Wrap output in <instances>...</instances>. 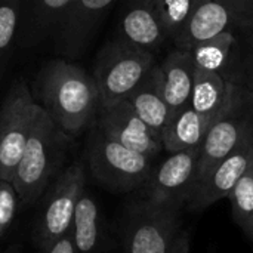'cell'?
I'll list each match as a JSON object with an SVG mask.
<instances>
[{
  "mask_svg": "<svg viewBox=\"0 0 253 253\" xmlns=\"http://www.w3.org/2000/svg\"><path fill=\"white\" fill-rule=\"evenodd\" d=\"M33 96L39 98V105L71 138L93 126L101 102L93 76L65 58L43 64L34 80Z\"/></svg>",
  "mask_w": 253,
  "mask_h": 253,
  "instance_id": "obj_1",
  "label": "cell"
},
{
  "mask_svg": "<svg viewBox=\"0 0 253 253\" xmlns=\"http://www.w3.org/2000/svg\"><path fill=\"white\" fill-rule=\"evenodd\" d=\"M71 141L73 138L39 105L31 132L12 178L18 197L25 205H33L43 197L50 184L65 169Z\"/></svg>",
  "mask_w": 253,
  "mask_h": 253,
  "instance_id": "obj_2",
  "label": "cell"
},
{
  "mask_svg": "<svg viewBox=\"0 0 253 253\" xmlns=\"http://www.w3.org/2000/svg\"><path fill=\"white\" fill-rule=\"evenodd\" d=\"M176 206L138 197L122 219L120 253H170L182 230Z\"/></svg>",
  "mask_w": 253,
  "mask_h": 253,
  "instance_id": "obj_3",
  "label": "cell"
},
{
  "mask_svg": "<svg viewBox=\"0 0 253 253\" xmlns=\"http://www.w3.org/2000/svg\"><path fill=\"white\" fill-rule=\"evenodd\" d=\"M84 157L93 179L114 193L139 190L154 166V159L105 136L95 125L87 133Z\"/></svg>",
  "mask_w": 253,
  "mask_h": 253,
  "instance_id": "obj_4",
  "label": "cell"
},
{
  "mask_svg": "<svg viewBox=\"0 0 253 253\" xmlns=\"http://www.w3.org/2000/svg\"><path fill=\"white\" fill-rule=\"evenodd\" d=\"M154 65V53L139 49L119 36L107 42L96 55L92 73L99 89V105L127 99Z\"/></svg>",
  "mask_w": 253,
  "mask_h": 253,
  "instance_id": "obj_5",
  "label": "cell"
},
{
  "mask_svg": "<svg viewBox=\"0 0 253 253\" xmlns=\"http://www.w3.org/2000/svg\"><path fill=\"white\" fill-rule=\"evenodd\" d=\"M253 135V90L233 83L230 99L200 147L199 182Z\"/></svg>",
  "mask_w": 253,
  "mask_h": 253,
  "instance_id": "obj_6",
  "label": "cell"
},
{
  "mask_svg": "<svg viewBox=\"0 0 253 253\" xmlns=\"http://www.w3.org/2000/svg\"><path fill=\"white\" fill-rule=\"evenodd\" d=\"M37 108L28 83L21 77L15 79L0 105V179L12 182Z\"/></svg>",
  "mask_w": 253,
  "mask_h": 253,
  "instance_id": "obj_7",
  "label": "cell"
},
{
  "mask_svg": "<svg viewBox=\"0 0 253 253\" xmlns=\"http://www.w3.org/2000/svg\"><path fill=\"white\" fill-rule=\"evenodd\" d=\"M86 188V172L80 162L65 166L43 194V206L34 227V245L42 249L71 228L77 202Z\"/></svg>",
  "mask_w": 253,
  "mask_h": 253,
  "instance_id": "obj_8",
  "label": "cell"
},
{
  "mask_svg": "<svg viewBox=\"0 0 253 253\" xmlns=\"http://www.w3.org/2000/svg\"><path fill=\"white\" fill-rule=\"evenodd\" d=\"M199 154L200 148L169 153L160 165L153 166L139 188L141 196L179 209L187 208L199 184Z\"/></svg>",
  "mask_w": 253,
  "mask_h": 253,
  "instance_id": "obj_9",
  "label": "cell"
},
{
  "mask_svg": "<svg viewBox=\"0 0 253 253\" xmlns=\"http://www.w3.org/2000/svg\"><path fill=\"white\" fill-rule=\"evenodd\" d=\"M119 0H71L55 34V50L68 61L79 59L96 37L102 21Z\"/></svg>",
  "mask_w": 253,
  "mask_h": 253,
  "instance_id": "obj_10",
  "label": "cell"
},
{
  "mask_svg": "<svg viewBox=\"0 0 253 253\" xmlns=\"http://www.w3.org/2000/svg\"><path fill=\"white\" fill-rule=\"evenodd\" d=\"M93 125L105 136L150 159H154L163 151L160 135L139 119L127 99L99 105Z\"/></svg>",
  "mask_w": 253,
  "mask_h": 253,
  "instance_id": "obj_11",
  "label": "cell"
},
{
  "mask_svg": "<svg viewBox=\"0 0 253 253\" xmlns=\"http://www.w3.org/2000/svg\"><path fill=\"white\" fill-rule=\"evenodd\" d=\"M252 160L253 135L200 179L187 209L191 212H203L213 203L228 197Z\"/></svg>",
  "mask_w": 253,
  "mask_h": 253,
  "instance_id": "obj_12",
  "label": "cell"
},
{
  "mask_svg": "<svg viewBox=\"0 0 253 253\" xmlns=\"http://www.w3.org/2000/svg\"><path fill=\"white\" fill-rule=\"evenodd\" d=\"M237 28L242 27L221 0H196L187 22L172 42L176 49L190 52L197 44Z\"/></svg>",
  "mask_w": 253,
  "mask_h": 253,
  "instance_id": "obj_13",
  "label": "cell"
},
{
  "mask_svg": "<svg viewBox=\"0 0 253 253\" xmlns=\"http://www.w3.org/2000/svg\"><path fill=\"white\" fill-rule=\"evenodd\" d=\"M119 27L123 40L156 53L168 40L154 0H119Z\"/></svg>",
  "mask_w": 253,
  "mask_h": 253,
  "instance_id": "obj_14",
  "label": "cell"
},
{
  "mask_svg": "<svg viewBox=\"0 0 253 253\" xmlns=\"http://www.w3.org/2000/svg\"><path fill=\"white\" fill-rule=\"evenodd\" d=\"M71 0H21V25L18 44L37 47L52 39Z\"/></svg>",
  "mask_w": 253,
  "mask_h": 253,
  "instance_id": "obj_15",
  "label": "cell"
},
{
  "mask_svg": "<svg viewBox=\"0 0 253 253\" xmlns=\"http://www.w3.org/2000/svg\"><path fill=\"white\" fill-rule=\"evenodd\" d=\"M157 65L162 92L172 114L190 105L196 77V65L191 52L175 49Z\"/></svg>",
  "mask_w": 253,
  "mask_h": 253,
  "instance_id": "obj_16",
  "label": "cell"
},
{
  "mask_svg": "<svg viewBox=\"0 0 253 253\" xmlns=\"http://www.w3.org/2000/svg\"><path fill=\"white\" fill-rule=\"evenodd\" d=\"M70 234L77 253H107V239L99 205L86 188L77 202Z\"/></svg>",
  "mask_w": 253,
  "mask_h": 253,
  "instance_id": "obj_17",
  "label": "cell"
},
{
  "mask_svg": "<svg viewBox=\"0 0 253 253\" xmlns=\"http://www.w3.org/2000/svg\"><path fill=\"white\" fill-rule=\"evenodd\" d=\"M127 102L132 105L139 119L162 138V132L172 117V110L169 108L162 92L157 64L127 96Z\"/></svg>",
  "mask_w": 253,
  "mask_h": 253,
  "instance_id": "obj_18",
  "label": "cell"
},
{
  "mask_svg": "<svg viewBox=\"0 0 253 253\" xmlns=\"http://www.w3.org/2000/svg\"><path fill=\"white\" fill-rule=\"evenodd\" d=\"M213 120L199 114L190 105L172 114L169 123L162 132L163 150L176 153L184 150H197L202 147Z\"/></svg>",
  "mask_w": 253,
  "mask_h": 253,
  "instance_id": "obj_19",
  "label": "cell"
},
{
  "mask_svg": "<svg viewBox=\"0 0 253 253\" xmlns=\"http://www.w3.org/2000/svg\"><path fill=\"white\" fill-rule=\"evenodd\" d=\"M233 83L224 76L213 71L196 70L194 84L190 98V107L199 114L212 119L213 122L227 107Z\"/></svg>",
  "mask_w": 253,
  "mask_h": 253,
  "instance_id": "obj_20",
  "label": "cell"
},
{
  "mask_svg": "<svg viewBox=\"0 0 253 253\" xmlns=\"http://www.w3.org/2000/svg\"><path fill=\"white\" fill-rule=\"evenodd\" d=\"M234 31L222 33L193 47L190 52L196 70L213 71V73H219L221 76H225V70L231 62V55L237 44Z\"/></svg>",
  "mask_w": 253,
  "mask_h": 253,
  "instance_id": "obj_21",
  "label": "cell"
},
{
  "mask_svg": "<svg viewBox=\"0 0 253 253\" xmlns=\"http://www.w3.org/2000/svg\"><path fill=\"white\" fill-rule=\"evenodd\" d=\"M19 25L21 0H0V84L18 44Z\"/></svg>",
  "mask_w": 253,
  "mask_h": 253,
  "instance_id": "obj_22",
  "label": "cell"
},
{
  "mask_svg": "<svg viewBox=\"0 0 253 253\" xmlns=\"http://www.w3.org/2000/svg\"><path fill=\"white\" fill-rule=\"evenodd\" d=\"M233 218L253 242V160L228 194Z\"/></svg>",
  "mask_w": 253,
  "mask_h": 253,
  "instance_id": "obj_23",
  "label": "cell"
},
{
  "mask_svg": "<svg viewBox=\"0 0 253 253\" xmlns=\"http://www.w3.org/2000/svg\"><path fill=\"white\" fill-rule=\"evenodd\" d=\"M196 0H154L165 34L173 40L187 22Z\"/></svg>",
  "mask_w": 253,
  "mask_h": 253,
  "instance_id": "obj_24",
  "label": "cell"
},
{
  "mask_svg": "<svg viewBox=\"0 0 253 253\" xmlns=\"http://www.w3.org/2000/svg\"><path fill=\"white\" fill-rule=\"evenodd\" d=\"M18 193L12 182L0 179V240L12 225L16 208H18Z\"/></svg>",
  "mask_w": 253,
  "mask_h": 253,
  "instance_id": "obj_25",
  "label": "cell"
},
{
  "mask_svg": "<svg viewBox=\"0 0 253 253\" xmlns=\"http://www.w3.org/2000/svg\"><path fill=\"white\" fill-rule=\"evenodd\" d=\"M236 16L242 28L253 27V0H221Z\"/></svg>",
  "mask_w": 253,
  "mask_h": 253,
  "instance_id": "obj_26",
  "label": "cell"
},
{
  "mask_svg": "<svg viewBox=\"0 0 253 253\" xmlns=\"http://www.w3.org/2000/svg\"><path fill=\"white\" fill-rule=\"evenodd\" d=\"M40 253H77L76 252V248H74V243H73V239H71V234L70 231L58 239H55L53 242H50L47 246L42 248Z\"/></svg>",
  "mask_w": 253,
  "mask_h": 253,
  "instance_id": "obj_27",
  "label": "cell"
},
{
  "mask_svg": "<svg viewBox=\"0 0 253 253\" xmlns=\"http://www.w3.org/2000/svg\"><path fill=\"white\" fill-rule=\"evenodd\" d=\"M190 246H191V236L188 230H181V233L178 234L175 245L172 248L170 253H190Z\"/></svg>",
  "mask_w": 253,
  "mask_h": 253,
  "instance_id": "obj_28",
  "label": "cell"
},
{
  "mask_svg": "<svg viewBox=\"0 0 253 253\" xmlns=\"http://www.w3.org/2000/svg\"><path fill=\"white\" fill-rule=\"evenodd\" d=\"M4 253H19V251H18V248H10V249H7Z\"/></svg>",
  "mask_w": 253,
  "mask_h": 253,
  "instance_id": "obj_29",
  "label": "cell"
}]
</instances>
